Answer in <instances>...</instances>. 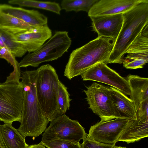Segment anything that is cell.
I'll list each match as a JSON object with an SVG mask.
<instances>
[{"label": "cell", "instance_id": "cell-1", "mask_svg": "<svg viewBox=\"0 0 148 148\" xmlns=\"http://www.w3.org/2000/svg\"><path fill=\"white\" fill-rule=\"evenodd\" d=\"M37 70L21 73L23 101L20 125L18 130L25 138L34 140L45 131L49 122L44 116L37 99L36 90Z\"/></svg>", "mask_w": 148, "mask_h": 148}, {"label": "cell", "instance_id": "cell-2", "mask_svg": "<svg viewBox=\"0 0 148 148\" xmlns=\"http://www.w3.org/2000/svg\"><path fill=\"white\" fill-rule=\"evenodd\" d=\"M115 41L110 38L98 37L73 50L65 66L64 76L71 80L98 63L108 64Z\"/></svg>", "mask_w": 148, "mask_h": 148}, {"label": "cell", "instance_id": "cell-3", "mask_svg": "<svg viewBox=\"0 0 148 148\" xmlns=\"http://www.w3.org/2000/svg\"><path fill=\"white\" fill-rule=\"evenodd\" d=\"M123 15L122 27L108 63L122 64L128 47L148 23V0H143Z\"/></svg>", "mask_w": 148, "mask_h": 148}, {"label": "cell", "instance_id": "cell-4", "mask_svg": "<svg viewBox=\"0 0 148 148\" xmlns=\"http://www.w3.org/2000/svg\"><path fill=\"white\" fill-rule=\"evenodd\" d=\"M37 70V98L44 116L49 122L61 115L58 103L60 81L56 70L49 64L42 65Z\"/></svg>", "mask_w": 148, "mask_h": 148}, {"label": "cell", "instance_id": "cell-5", "mask_svg": "<svg viewBox=\"0 0 148 148\" xmlns=\"http://www.w3.org/2000/svg\"><path fill=\"white\" fill-rule=\"evenodd\" d=\"M71 43L68 32H56L38 49L25 56L19 63L20 67H37L42 63L57 60L67 51Z\"/></svg>", "mask_w": 148, "mask_h": 148}, {"label": "cell", "instance_id": "cell-6", "mask_svg": "<svg viewBox=\"0 0 148 148\" xmlns=\"http://www.w3.org/2000/svg\"><path fill=\"white\" fill-rule=\"evenodd\" d=\"M23 101V87L19 84H0V121L12 124L20 122Z\"/></svg>", "mask_w": 148, "mask_h": 148}, {"label": "cell", "instance_id": "cell-7", "mask_svg": "<svg viewBox=\"0 0 148 148\" xmlns=\"http://www.w3.org/2000/svg\"><path fill=\"white\" fill-rule=\"evenodd\" d=\"M89 108L101 119L106 121L120 118L114 106L109 86L94 82L84 90Z\"/></svg>", "mask_w": 148, "mask_h": 148}, {"label": "cell", "instance_id": "cell-8", "mask_svg": "<svg viewBox=\"0 0 148 148\" xmlns=\"http://www.w3.org/2000/svg\"><path fill=\"white\" fill-rule=\"evenodd\" d=\"M42 135L41 141L60 139L79 143L87 137L84 128L78 121L71 119L65 114L50 121Z\"/></svg>", "mask_w": 148, "mask_h": 148}, {"label": "cell", "instance_id": "cell-9", "mask_svg": "<svg viewBox=\"0 0 148 148\" xmlns=\"http://www.w3.org/2000/svg\"><path fill=\"white\" fill-rule=\"evenodd\" d=\"M105 62L98 63L81 75L83 81H93L109 85L126 95H131V90L126 79L109 67Z\"/></svg>", "mask_w": 148, "mask_h": 148}, {"label": "cell", "instance_id": "cell-10", "mask_svg": "<svg viewBox=\"0 0 148 148\" xmlns=\"http://www.w3.org/2000/svg\"><path fill=\"white\" fill-rule=\"evenodd\" d=\"M128 121L118 118L100 121L91 126L86 138L101 143L115 145Z\"/></svg>", "mask_w": 148, "mask_h": 148}, {"label": "cell", "instance_id": "cell-11", "mask_svg": "<svg viewBox=\"0 0 148 148\" xmlns=\"http://www.w3.org/2000/svg\"><path fill=\"white\" fill-rule=\"evenodd\" d=\"M12 35L13 39L21 44L29 53L37 50L52 36L51 31L47 24L32 28L21 33Z\"/></svg>", "mask_w": 148, "mask_h": 148}, {"label": "cell", "instance_id": "cell-12", "mask_svg": "<svg viewBox=\"0 0 148 148\" xmlns=\"http://www.w3.org/2000/svg\"><path fill=\"white\" fill-rule=\"evenodd\" d=\"M90 18L92 30L97 33L98 37L110 38L116 40L123 25V14Z\"/></svg>", "mask_w": 148, "mask_h": 148}, {"label": "cell", "instance_id": "cell-13", "mask_svg": "<svg viewBox=\"0 0 148 148\" xmlns=\"http://www.w3.org/2000/svg\"><path fill=\"white\" fill-rule=\"evenodd\" d=\"M143 0H98L88 12L90 17L123 14Z\"/></svg>", "mask_w": 148, "mask_h": 148}, {"label": "cell", "instance_id": "cell-14", "mask_svg": "<svg viewBox=\"0 0 148 148\" xmlns=\"http://www.w3.org/2000/svg\"><path fill=\"white\" fill-rule=\"evenodd\" d=\"M0 12L20 19L33 28L47 24V17L37 10H29L3 4H0Z\"/></svg>", "mask_w": 148, "mask_h": 148}, {"label": "cell", "instance_id": "cell-15", "mask_svg": "<svg viewBox=\"0 0 148 148\" xmlns=\"http://www.w3.org/2000/svg\"><path fill=\"white\" fill-rule=\"evenodd\" d=\"M123 60L134 62H148V23L128 47Z\"/></svg>", "mask_w": 148, "mask_h": 148}, {"label": "cell", "instance_id": "cell-16", "mask_svg": "<svg viewBox=\"0 0 148 148\" xmlns=\"http://www.w3.org/2000/svg\"><path fill=\"white\" fill-rule=\"evenodd\" d=\"M136 120H129L118 141L133 143L148 136V116L136 115Z\"/></svg>", "mask_w": 148, "mask_h": 148}, {"label": "cell", "instance_id": "cell-17", "mask_svg": "<svg viewBox=\"0 0 148 148\" xmlns=\"http://www.w3.org/2000/svg\"><path fill=\"white\" fill-rule=\"evenodd\" d=\"M113 104L120 118L136 120V111L133 101L118 89L109 86Z\"/></svg>", "mask_w": 148, "mask_h": 148}, {"label": "cell", "instance_id": "cell-18", "mask_svg": "<svg viewBox=\"0 0 148 148\" xmlns=\"http://www.w3.org/2000/svg\"><path fill=\"white\" fill-rule=\"evenodd\" d=\"M126 79L131 90L130 98L134 102L136 111L140 103L148 99V79L130 75Z\"/></svg>", "mask_w": 148, "mask_h": 148}, {"label": "cell", "instance_id": "cell-19", "mask_svg": "<svg viewBox=\"0 0 148 148\" xmlns=\"http://www.w3.org/2000/svg\"><path fill=\"white\" fill-rule=\"evenodd\" d=\"M0 130L7 148H27L25 138L11 124L1 125Z\"/></svg>", "mask_w": 148, "mask_h": 148}, {"label": "cell", "instance_id": "cell-20", "mask_svg": "<svg viewBox=\"0 0 148 148\" xmlns=\"http://www.w3.org/2000/svg\"><path fill=\"white\" fill-rule=\"evenodd\" d=\"M33 28L23 20L0 12V30L15 35Z\"/></svg>", "mask_w": 148, "mask_h": 148}, {"label": "cell", "instance_id": "cell-21", "mask_svg": "<svg viewBox=\"0 0 148 148\" xmlns=\"http://www.w3.org/2000/svg\"><path fill=\"white\" fill-rule=\"evenodd\" d=\"M0 58H3L10 63L13 68V71L7 77L5 84H19L21 73L19 63L15 57L7 48L0 46Z\"/></svg>", "mask_w": 148, "mask_h": 148}, {"label": "cell", "instance_id": "cell-22", "mask_svg": "<svg viewBox=\"0 0 148 148\" xmlns=\"http://www.w3.org/2000/svg\"><path fill=\"white\" fill-rule=\"evenodd\" d=\"M8 3L21 7H32L46 10L58 14H60L62 10L59 4L54 2L34 0H11L9 1Z\"/></svg>", "mask_w": 148, "mask_h": 148}, {"label": "cell", "instance_id": "cell-23", "mask_svg": "<svg viewBox=\"0 0 148 148\" xmlns=\"http://www.w3.org/2000/svg\"><path fill=\"white\" fill-rule=\"evenodd\" d=\"M98 0H63L61 3V9L66 12L85 11L88 12Z\"/></svg>", "mask_w": 148, "mask_h": 148}, {"label": "cell", "instance_id": "cell-24", "mask_svg": "<svg viewBox=\"0 0 148 148\" xmlns=\"http://www.w3.org/2000/svg\"><path fill=\"white\" fill-rule=\"evenodd\" d=\"M12 34L0 30V36L6 47L15 58L21 57L27 51L21 44L13 39Z\"/></svg>", "mask_w": 148, "mask_h": 148}, {"label": "cell", "instance_id": "cell-25", "mask_svg": "<svg viewBox=\"0 0 148 148\" xmlns=\"http://www.w3.org/2000/svg\"><path fill=\"white\" fill-rule=\"evenodd\" d=\"M69 96L67 87L60 81L58 89V103L60 115L65 114L67 110H69L70 102L72 100Z\"/></svg>", "mask_w": 148, "mask_h": 148}, {"label": "cell", "instance_id": "cell-26", "mask_svg": "<svg viewBox=\"0 0 148 148\" xmlns=\"http://www.w3.org/2000/svg\"><path fill=\"white\" fill-rule=\"evenodd\" d=\"M41 143L47 148H82V144L60 139H55Z\"/></svg>", "mask_w": 148, "mask_h": 148}, {"label": "cell", "instance_id": "cell-27", "mask_svg": "<svg viewBox=\"0 0 148 148\" xmlns=\"http://www.w3.org/2000/svg\"><path fill=\"white\" fill-rule=\"evenodd\" d=\"M86 138L83 140V142L82 144V148H112L115 145L89 140Z\"/></svg>", "mask_w": 148, "mask_h": 148}, {"label": "cell", "instance_id": "cell-28", "mask_svg": "<svg viewBox=\"0 0 148 148\" xmlns=\"http://www.w3.org/2000/svg\"><path fill=\"white\" fill-rule=\"evenodd\" d=\"M27 148H47L43 145L40 142L38 144L29 145Z\"/></svg>", "mask_w": 148, "mask_h": 148}, {"label": "cell", "instance_id": "cell-29", "mask_svg": "<svg viewBox=\"0 0 148 148\" xmlns=\"http://www.w3.org/2000/svg\"><path fill=\"white\" fill-rule=\"evenodd\" d=\"M0 148H7L4 142L0 130Z\"/></svg>", "mask_w": 148, "mask_h": 148}, {"label": "cell", "instance_id": "cell-30", "mask_svg": "<svg viewBox=\"0 0 148 148\" xmlns=\"http://www.w3.org/2000/svg\"><path fill=\"white\" fill-rule=\"evenodd\" d=\"M112 148H127L126 147H121V146H117L114 145V146Z\"/></svg>", "mask_w": 148, "mask_h": 148}]
</instances>
